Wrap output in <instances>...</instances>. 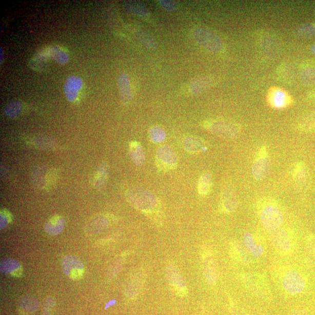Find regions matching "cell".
Instances as JSON below:
<instances>
[{
  "label": "cell",
  "mask_w": 315,
  "mask_h": 315,
  "mask_svg": "<svg viewBox=\"0 0 315 315\" xmlns=\"http://www.w3.org/2000/svg\"><path fill=\"white\" fill-rule=\"evenodd\" d=\"M126 198L131 205L151 218L155 219L161 214L159 199L148 190L139 187L129 189L126 191Z\"/></svg>",
  "instance_id": "1"
},
{
  "label": "cell",
  "mask_w": 315,
  "mask_h": 315,
  "mask_svg": "<svg viewBox=\"0 0 315 315\" xmlns=\"http://www.w3.org/2000/svg\"><path fill=\"white\" fill-rule=\"evenodd\" d=\"M194 37L198 44L211 53H219L223 49L222 41L210 30L204 28H197L194 32Z\"/></svg>",
  "instance_id": "2"
},
{
  "label": "cell",
  "mask_w": 315,
  "mask_h": 315,
  "mask_svg": "<svg viewBox=\"0 0 315 315\" xmlns=\"http://www.w3.org/2000/svg\"><path fill=\"white\" fill-rule=\"evenodd\" d=\"M155 163L159 171L162 173L168 172L176 168L178 157L171 147L163 146L156 151Z\"/></svg>",
  "instance_id": "3"
},
{
  "label": "cell",
  "mask_w": 315,
  "mask_h": 315,
  "mask_svg": "<svg viewBox=\"0 0 315 315\" xmlns=\"http://www.w3.org/2000/svg\"><path fill=\"white\" fill-rule=\"evenodd\" d=\"M261 220L264 228L270 232L282 226L284 222V216L279 208L269 206L262 211Z\"/></svg>",
  "instance_id": "4"
},
{
  "label": "cell",
  "mask_w": 315,
  "mask_h": 315,
  "mask_svg": "<svg viewBox=\"0 0 315 315\" xmlns=\"http://www.w3.org/2000/svg\"><path fill=\"white\" fill-rule=\"evenodd\" d=\"M212 133L225 139H232L240 133L239 126L231 122L216 121L207 125Z\"/></svg>",
  "instance_id": "5"
},
{
  "label": "cell",
  "mask_w": 315,
  "mask_h": 315,
  "mask_svg": "<svg viewBox=\"0 0 315 315\" xmlns=\"http://www.w3.org/2000/svg\"><path fill=\"white\" fill-rule=\"evenodd\" d=\"M283 286L288 293L297 295L304 291L306 286L305 279L299 272L291 270L286 272L282 280Z\"/></svg>",
  "instance_id": "6"
},
{
  "label": "cell",
  "mask_w": 315,
  "mask_h": 315,
  "mask_svg": "<svg viewBox=\"0 0 315 315\" xmlns=\"http://www.w3.org/2000/svg\"><path fill=\"white\" fill-rule=\"evenodd\" d=\"M166 274L169 284L177 294L181 297L186 296L188 293V289L185 281L177 267L172 264L168 265L166 269Z\"/></svg>",
  "instance_id": "7"
},
{
  "label": "cell",
  "mask_w": 315,
  "mask_h": 315,
  "mask_svg": "<svg viewBox=\"0 0 315 315\" xmlns=\"http://www.w3.org/2000/svg\"><path fill=\"white\" fill-rule=\"evenodd\" d=\"M63 269L65 274L73 280H78L83 278L85 268L80 260L72 255H68L63 261Z\"/></svg>",
  "instance_id": "8"
},
{
  "label": "cell",
  "mask_w": 315,
  "mask_h": 315,
  "mask_svg": "<svg viewBox=\"0 0 315 315\" xmlns=\"http://www.w3.org/2000/svg\"><path fill=\"white\" fill-rule=\"evenodd\" d=\"M269 238L272 245L281 252H288L291 250V238L286 229L279 228L270 231Z\"/></svg>",
  "instance_id": "9"
},
{
  "label": "cell",
  "mask_w": 315,
  "mask_h": 315,
  "mask_svg": "<svg viewBox=\"0 0 315 315\" xmlns=\"http://www.w3.org/2000/svg\"><path fill=\"white\" fill-rule=\"evenodd\" d=\"M268 103L272 108L281 109L287 107L292 103V99L284 89L274 87L270 89L267 97Z\"/></svg>",
  "instance_id": "10"
},
{
  "label": "cell",
  "mask_w": 315,
  "mask_h": 315,
  "mask_svg": "<svg viewBox=\"0 0 315 315\" xmlns=\"http://www.w3.org/2000/svg\"><path fill=\"white\" fill-rule=\"evenodd\" d=\"M202 259L204 278L208 284L216 283L219 280V272L213 255L209 252H204Z\"/></svg>",
  "instance_id": "11"
},
{
  "label": "cell",
  "mask_w": 315,
  "mask_h": 315,
  "mask_svg": "<svg viewBox=\"0 0 315 315\" xmlns=\"http://www.w3.org/2000/svg\"><path fill=\"white\" fill-rule=\"evenodd\" d=\"M56 175V172L52 170L48 171V169L44 167L37 168L33 173V185L36 188L45 189V187H49V185L54 183V176Z\"/></svg>",
  "instance_id": "12"
},
{
  "label": "cell",
  "mask_w": 315,
  "mask_h": 315,
  "mask_svg": "<svg viewBox=\"0 0 315 315\" xmlns=\"http://www.w3.org/2000/svg\"><path fill=\"white\" fill-rule=\"evenodd\" d=\"M144 274L143 271L137 270L134 272L126 284L125 291L127 297L134 298L138 295L143 286Z\"/></svg>",
  "instance_id": "13"
},
{
  "label": "cell",
  "mask_w": 315,
  "mask_h": 315,
  "mask_svg": "<svg viewBox=\"0 0 315 315\" xmlns=\"http://www.w3.org/2000/svg\"><path fill=\"white\" fill-rule=\"evenodd\" d=\"M83 81L77 76H70L66 80L65 92L68 100L74 102L78 96L81 89L83 87Z\"/></svg>",
  "instance_id": "14"
},
{
  "label": "cell",
  "mask_w": 315,
  "mask_h": 315,
  "mask_svg": "<svg viewBox=\"0 0 315 315\" xmlns=\"http://www.w3.org/2000/svg\"><path fill=\"white\" fill-rule=\"evenodd\" d=\"M117 87L120 99L123 105H127L132 100L130 80L128 75L122 73L117 78Z\"/></svg>",
  "instance_id": "15"
},
{
  "label": "cell",
  "mask_w": 315,
  "mask_h": 315,
  "mask_svg": "<svg viewBox=\"0 0 315 315\" xmlns=\"http://www.w3.org/2000/svg\"><path fill=\"white\" fill-rule=\"evenodd\" d=\"M271 165L269 159L260 158L254 162L252 167V173L255 180L261 181L266 178L270 172Z\"/></svg>",
  "instance_id": "16"
},
{
  "label": "cell",
  "mask_w": 315,
  "mask_h": 315,
  "mask_svg": "<svg viewBox=\"0 0 315 315\" xmlns=\"http://www.w3.org/2000/svg\"><path fill=\"white\" fill-rule=\"evenodd\" d=\"M222 205L225 212H232L238 206V200L235 191L231 186H225L222 193Z\"/></svg>",
  "instance_id": "17"
},
{
  "label": "cell",
  "mask_w": 315,
  "mask_h": 315,
  "mask_svg": "<svg viewBox=\"0 0 315 315\" xmlns=\"http://www.w3.org/2000/svg\"><path fill=\"white\" fill-rule=\"evenodd\" d=\"M185 150L190 154H198L206 150V143L201 138L189 136L183 141Z\"/></svg>",
  "instance_id": "18"
},
{
  "label": "cell",
  "mask_w": 315,
  "mask_h": 315,
  "mask_svg": "<svg viewBox=\"0 0 315 315\" xmlns=\"http://www.w3.org/2000/svg\"><path fill=\"white\" fill-rule=\"evenodd\" d=\"M295 184L297 188L303 190L307 188L309 185V174L308 168L304 163L297 166L294 173Z\"/></svg>",
  "instance_id": "19"
},
{
  "label": "cell",
  "mask_w": 315,
  "mask_h": 315,
  "mask_svg": "<svg viewBox=\"0 0 315 315\" xmlns=\"http://www.w3.org/2000/svg\"><path fill=\"white\" fill-rule=\"evenodd\" d=\"M47 57L52 58L59 65H66L69 61V55L57 46H51L42 51Z\"/></svg>",
  "instance_id": "20"
},
{
  "label": "cell",
  "mask_w": 315,
  "mask_h": 315,
  "mask_svg": "<svg viewBox=\"0 0 315 315\" xmlns=\"http://www.w3.org/2000/svg\"><path fill=\"white\" fill-rule=\"evenodd\" d=\"M129 154L131 160L137 167H142L146 163L144 148L139 142L134 141L130 143Z\"/></svg>",
  "instance_id": "21"
},
{
  "label": "cell",
  "mask_w": 315,
  "mask_h": 315,
  "mask_svg": "<svg viewBox=\"0 0 315 315\" xmlns=\"http://www.w3.org/2000/svg\"><path fill=\"white\" fill-rule=\"evenodd\" d=\"M110 216L106 215H97L89 221L87 229L92 233H96L108 227L111 223Z\"/></svg>",
  "instance_id": "22"
},
{
  "label": "cell",
  "mask_w": 315,
  "mask_h": 315,
  "mask_svg": "<svg viewBox=\"0 0 315 315\" xmlns=\"http://www.w3.org/2000/svg\"><path fill=\"white\" fill-rule=\"evenodd\" d=\"M244 244L248 252L255 258H260L264 253L263 247L258 243L249 232H246L243 235Z\"/></svg>",
  "instance_id": "23"
},
{
  "label": "cell",
  "mask_w": 315,
  "mask_h": 315,
  "mask_svg": "<svg viewBox=\"0 0 315 315\" xmlns=\"http://www.w3.org/2000/svg\"><path fill=\"white\" fill-rule=\"evenodd\" d=\"M212 81L207 76H199L191 81L190 90L194 95H199L208 90L212 86Z\"/></svg>",
  "instance_id": "24"
},
{
  "label": "cell",
  "mask_w": 315,
  "mask_h": 315,
  "mask_svg": "<svg viewBox=\"0 0 315 315\" xmlns=\"http://www.w3.org/2000/svg\"><path fill=\"white\" fill-rule=\"evenodd\" d=\"M65 226V220L62 216L55 215L49 220L45 225L46 233L50 235H56L61 233Z\"/></svg>",
  "instance_id": "25"
},
{
  "label": "cell",
  "mask_w": 315,
  "mask_h": 315,
  "mask_svg": "<svg viewBox=\"0 0 315 315\" xmlns=\"http://www.w3.org/2000/svg\"><path fill=\"white\" fill-rule=\"evenodd\" d=\"M1 271L4 274H11L15 277L20 276L22 274L23 269L20 263L11 259L3 260L0 265Z\"/></svg>",
  "instance_id": "26"
},
{
  "label": "cell",
  "mask_w": 315,
  "mask_h": 315,
  "mask_svg": "<svg viewBox=\"0 0 315 315\" xmlns=\"http://www.w3.org/2000/svg\"><path fill=\"white\" fill-rule=\"evenodd\" d=\"M231 249L232 256L238 261L244 264H249L252 261L248 250L240 241L233 242Z\"/></svg>",
  "instance_id": "27"
},
{
  "label": "cell",
  "mask_w": 315,
  "mask_h": 315,
  "mask_svg": "<svg viewBox=\"0 0 315 315\" xmlns=\"http://www.w3.org/2000/svg\"><path fill=\"white\" fill-rule=\"evenodd\" d=\"M109 173L108 166L106 163L102 164L97 168L94 180H93V186L97 190L104 189L107 184Z\"/></svg>",
  "instance_id": "28"
},
{
  "label": "cell",
  "mask_w": 315,
  "mask_h": 315,
  "mask_svg": "<svg viewBox=\"0 0 315 315\" xmlns=\"http://www.w3.org/2000/svg\"><path fill=\"white\" fill-rule=\"evenodd\" d=\"M49 66L48 57L42 51L34 56L29 62V67L36 71H44L48 69Z\"/></svg>",
  "instance_id": "29"
},
{
  "label": "cell",
  "mask_w": 315,
  "mask_h": 315,
  "mask_svg": "<svg viewBox=\"0 0 315 315\" xmlns=\"http://www.w3.org/2000/svg\"><path fill=\"white\" fill-rule=\"evenodd\" d=\"M135 36L146 48L155 50L158 48V43L150 33L143 29H139L135 33Z\"/></svg>",
  "instance_id": "30"
},
{
  "label": "cell",
  "mask_w": 315,
  "mask_h": 315,
  "mask_svg": "<svg viewBox=\"0 0 315 315\" xmlns=\"http://www.w3.org/2000/svg\"><path fill=\"white\" fill-rule=\"evenodd\" d=\"M126 9L132 14L140 16H147L149 14L148 8L142 2L129 1L125 4Z\"/></svg>",
  "instance_id": "31"
},
{
  "label": "cell",
  "mask_w": 315,
  "mask_h": 315,
  "mask_svg": "<svg viewBox=\"0 0 315 315\" xmlns=\"http://www.w3.org/2000/svg\"><path fill=\"white\" fill-rule=\"evenodd\" d=\"M212 184V176L210 172L204 173L200 178L198 182V191L199 193L203 196H205L211 189Z\"/></svg>",
  "instance_id": "32"
},
{
  "label": "cell",
  "mask_w": 315,
  "mask_h": 315,
  "mask_svg": "<svg viewBox=\"0 0 315 315\" xmlns=\"http://www.w3.org/2000/svg\"><path fill=\"white\" fill-rule=\"evenodd\" d=\"M23 110L24 105L22 102L15 101L9 102L6 106L4 111L8 118L14 119L22 114Z\"/></svg>",
  "instance_id": "33"
},
{
  "label": "cell",
  "mask_w": 315,
  "mask_h": 315,
  "mask_svg": "<svg viewBox=\"0 0 315 315\" xmlns=\"http://www.w3.org/2000/svg\"><path fill=\"white\" fill-rule=\"evenodd\" d=\"M299 129L304 131L315 130V110L305 115L299 123Z\"/></svg>",
  "instance_id": "34"
},
{
  "label": "cell",
  "mask_w": 315,
  "mask_h": 315,
  "mask_svg": "<svg viewBox=\"0 0 315 315\" xmlns=\"http://www.w3.org/2000/svg\"><path fill=\"white\" fill-rule=\"evenodd\" d=\"M296 35L301 38H309L315 35V23H307L301 25L297 28Z\"/></svg>",
  "instance_id": "35"
},
{
  "label": "cell",
  "mask_w": 315,
  "mask_h": 315,
  "mask_svg": "<svg viewBox=\"0 0 315 315\" xmlns=\"http://www.w3.org/2000/svg\"><path fill=\"white\" fill-rule=\"evenodd\" d=\"M301 80L305 86H313L315 84V68H305L301 72Z\"/></svg>",
  "instance_id": "36"
},
{
  "label": "cell",
  "mask_w": 315,
  "mask_h": 315,
  "mask_svg": "<svg viewBox=\"0 0 315 315\" xmlns=\"http://www.w3.org/2000/svg\"><path fill=\"white\" fill-rule=\"evenodd\" d=\"M151 142L154 143H161L165 141L167 135L165 131L159 126L152 127L150 130Z\"/></svg>",
  "instance_id": "37"
},
{
  "label": "cell",
  "mask_w": 315,
  "mask_h": 315,
  "mask_svg": "<svg viewBox=\"0 0 315 315\" xmlns=\"http://www.w3.org/2000/svg\"><path fill=\"white\" fill-rule=\"evenodd\" d=\"M21 305H23L25 309H27L29 312L35 311L37 308V302L33 298H27L21 302Z\"/></svg>",
  "instance_id": "38"
},
{
  "label": "cell",
  "mask_w": 315,
  "mask_h": 315,
  "mask_svg": "<svg viewBox=\"0 0 315 315\" xmlns=\"http://www.w3.org/2000/svg\"><path fill=\"white\" fill-rule=\"evenodd\" d=\"M161 5L164 9L168 12H173L176 11L178 8V3L175 1L171 0H162L160 1Z\"/></svg>",
  "instance_id": "39"
},
{
  "label": "cell",
  "mask_w": 315,
  "mask_h": 315,
  "mask_svg": "<svg viewBox=\"0 0 315 315\" xmlns=\"http://www.w3.org/2000/svg\"><path fill=\"white\" fill-rule=\"evenodd\" d=\"M0 217H1V220H0V227H1V229L5 228L7 225L10 223L11 220V216L7 211L3 210L1 212V215H0Z\"/></svg>",
  "instance_id": "40"
},
{
  "label": "cell",
  "mask_w": 315,
  "mask_h": 315,
  "mask_svg": "<svg viewBox=\"0 0 315 315\" xmlns=\"http://www.w3.org/2000/svg\"><path fill=\"white\" fill-rule=\"evenodd\" d=\"M122 261L123 259L122 257H120L116 259V261L113 263L112 266L110 271V277H114L115 274H116L119 270H120Z\"/></svg>",
  "instance_id": "41"
},
{
  "label": "cell",
  "mask_w": 315,
  "mask_h": 315,
  "mask_svg": "<svg viewBox=\"0 0 315 315\" xmlns=\"http://www.w3.org/2000/svg\"><path fill=\"white\" fill-rule=\"evenodd\" d=\"M116 303H117V301L116 300H112L109 301L108 302V303L106 305V306H105V309H107L108 308L110 307V306H112L113 305H114Z\"/></svg>",
  "instance_id": "42"
},
{
  "label": "cell",
  "mask_w": 315,
  "mask_h": 315,
  "mask_svg": "<svg viewBox=\"0 0 315 315\" xmlns=\"http://www.w3.org/2000/svg\"><path fill=\"white\" fill-rule=\"evenodd\" d=\"M291 315H306V313L304 310H297L293 312Z\"/></svg>",
  "instance_id": "43"
},
{
  "label": "cell",
  "mask_w": 315,
  "mask_h": 315,
  "mask_svg": "<svg viewBox=\"0 0 315 315\" xmlns=\"http://www.w3.org/2000/svg\"><path fill=\"white\" fill-rule=\"evenodd\" d=\"M0 55H1V57H0V63L2 64L4 59V52L2 48H0Z\"/></svg>",
  "instance_id": "44"
},
{
  "label": "cell",
  "mask_w": 315,
  "mask_h": 315,
  "mask_svg": "<svg viewBox=\"0 0 315 315\" xmlns=\"http://www.w3.org/2000/svg\"><path fill=\"white\" fill-rule=\"evenodd\" d=\"M235 315H245L244 313H243V312L242 311H240V310H236V314Z\"/></svg>",
  "instance_id": "45"
},
{
  "label": "cell",
  "mask_w": 315,
  "mask_h": 315,
  "mask_svg": "<svg viewBox=\"0 0 315 315\" xmlns=\"http://www.w3.org/2000/svg\"><path fill=\"white\" fill-rule=\"evenodd\" d=\"M312 52L315 55V45L312 46Z\"/></svg>",
  "instance_id": "46"
}]
</instances>
